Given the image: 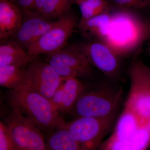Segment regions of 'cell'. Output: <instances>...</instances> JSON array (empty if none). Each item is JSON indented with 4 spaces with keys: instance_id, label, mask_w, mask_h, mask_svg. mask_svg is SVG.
<instances>
[{
    "instance_id": "1",
    "label": "cell",
    "mask_w": 150,
    "mask_h": 150,
    "mask_svg": "<svg viewBox=\"0 0 150 150\" xmlns=\"http://www.w3.org/2000/svg\"><path fill=\"white\" fill-rule=\"evenodd\" d=\"M8 100L12 110L27 117L42 132L65 129L67 122L50 99L26 84L10 90Z\"/></svg>"
},
{
    "instance_id": "2",
    "label": "cell",
    "mask_w": 150,
    "mask_h": 150,
    "mask_svg": "<svg viewBox=\"0 0 150 150\" xmlns=\"http://www.w3.org/2000/svg\"><path fill=\"white\" fill-rule=\"evenodd\" d=\"M145 23L129 13L111 15L100 40L116 55L129 53L144 40Z\"/></svg>"
},
{
    "instance_id": "3",
    "label": "cell",
    "mask_w": 150,
    "mask_h": 150,
    "mask_svg": "<svg viewBox=\"0 0 150 150\" xmlns=\"http://www.w3.org/2000/svg\"><path fill=\"white\" fill-rule=\"evenodd\" d=\"M123 95L122 88L102 85L87 89L79 97L71 113L78 117H116Z\"/></svg>"
},
{
    "instance_id": "4",
    "label": "cell",
    "mask_w": 150,
    "mask_h": 150,
    "mask_svg": "<svg viewBox=\"0 0 150 150\" xmlns=\"http://www.w3.org/2000/svg\"><path fill=\"white\" fill-rule=\"evenodd\" d=\"M130 87L124 108L145 121L150 119V67L136 59L129 72Z\"/></svg>"
},
{
    "instance_id": "5",
    "label": "cell",
    "mask_w": 150,
    "mask_h": 150,
    "mask_svg": "<svg viewBox=\"0 0 150 150\" xmlns=\"http://www.w3.org/2000/svg\"><path fill=\"white\" fill-rule=\"evenodd\" d=\"M116 117H78L67 123L65 129L72 135L81 150H98L114 126Z\"/></svg>"
},
{
    "instance_id": "6",
    "label": "cell",
    "mask_w": 150,
    "mask_h": 150,
    "mask_svg": "<svg viewBox=\"0 0 150 150\" xmlns=\"http://www.w3.org/2000/svg\"><path fill=\"white\" fill-rule=\"evenodd\" d=\"M16 150H46L42 131L27 117L12 110L5 118Z\"/></svg>"
},
{
    "instance_id": "7",
    "label": "cell",
    "mask_w": 150,
    "mask_h": 150,
    "mask_svg": "<svg viewBox=\"0 0 150 150\" xmlns=\"http://www.w3.org/2000/svg\"><path fill=\"white\" fill-rule=\"evenodd\" d=\"M76 23V17L70 12L61 17L53 27L26 49L28 54L36 57L61 50L72 34Z\"/></svg>"
},
{
    "instance_id": "8",
    "label": "cell",
    "mask_w": 150,
    "mask_h": 150,
    "mask_svg": "<svg viewBox=\"0 0 150 150\" xmlns=\"http://www.w3.org/2000/svg\"><path fill=\"white\" fill-rule=\"evenodd\" d=\"M24 69L26 76L25 84L49 99L61 83L62 78L47 62L33 61Z\"/></svg>"
},
{
    "instance_id": "9",
    "label": "cell",
    "mask_w": 150,
    "mask_h": 150,
    "mask_svg": "<svg viewBox=\"0 0 150 150\" xmlns=\"http://www.w3.org/2000/svg\"><path fill=\"white\" fill-rule=\"evenodd\" d=\"M91 64L106 76L115 80L118 77L120 67L116 54L105 43L101 42L78 46Z\"/></svg>"
},
{
    "instance_id": "10",
    "label": "cell",
    "mask_w": 150,
    "mask_h": 150,
    "mask_svg": "<svg viewBox=\"0 0 150 150\" xmlns=\"http://www.w3.org/2000/svg\"><path fill=\"white\" fill-rule=\"evenodd\" d=\"M24 19L16 33L13 35L16 41L25 50L36 42L56 24L43 16L24 12Z\"/></svg>"
},
{
    "instance_id": "11",
    "label": "cell",
    "mask_w": 150,
    "mask_h": 150,
    "mask_svg": "<svg viewBox=\"0 0 150 150\" xmlns=\"http://www.w3.org/2000/svg\"><path fill=\"white\" fill-rule=\"evenodd\" d=\"M85 88L77 78H62L50 100L60 114L71 113Z\"/></svg>"
},
{
    "instance_id": "12",
    "label": "cell",
    "mask_w": 150,
    "mask_h": 150,
    "mask_svg": "<svg viewBox=\"0 0 150 150\" xmlns=\"http://www.w3.org/2000/svg\"><path fill=\"white\" fill-rule=\"evenodd\" d=\"M22 15L18 8L8 0L0 1V38L6 40L13 35L22 23Z\"/></svg>"
},
{
    "instance_id": "13",
    "label": "cell",
    "mask_w": 150,
    "mask_h": 150,
    "mask_svg": "<svg viewBox=\"0 0 150 150\" xmlns=\"http://www.w3.org/2000/svg\"><path fill=\"white\" fill-rule=\"evenodd\" d=\"M47 56L77 70L83 76L91 71V64L78 46L62 48Z\"/></svg>"
},
{
    "instance_id": "14",
    "label": "cell",
    "mask_w": 150,
    "mask_h": 150,
    "mask_svg": "<svg viewBox=\"0 0 150 150\" xmlns=\"http://www.w3.org/2000/svg\"><path fill=\"white\" fill-rule=\"evenodd\" d=\"M0 66L25 67L35 57L30 56L27 51L15 40H1Z\"/></svg>"
},
{
    "instance_id": "15",
    "label": "cell",
    "mask_w": 150,
    "mask_h": 150,
    "mask_svg": "<svg viewBox=\"0 0 150 150\" xmlns=\"http://www.w3.org/2000/svg\"><path fill=\"white\" fill-rule=\"evenodd\" d=\"M148 121L143 120L134 112L124 108L115 123L114 131L108 139L127 141L143 123Z\"/></svg>"
},
{
    "instance_id": "16",
    "label": "cell",
    "mask_w": 150,
    "mask_h": 150,
    "mask_svg": "<svg viewBox=\"0 0 150 150\" xmlns=\"http://www.w3.org/2000/svg\"><path fill=\"white\" fill-rule=\"evenodd\" d=\"M45 141L46 150H81L72 135L65 128L47 133Z\"/></svg>"
},
{
    "instance_id": "17",
    "label": "cell",
    "mask_w": 150,
    "mask_h": 150,
    "mask_svg": "<svg viewBox=\"0 0 150 150\" xmlns=\"http://www.w3.org/2000/svg\"><path fill=\"white\" fill-rule=\"evenodd\" d=\"M26 76L24 69L15 66H0V85L13 90L25 83Z\"/></svg>"
},
{
    "instance_id": "18",
    "label": "cell",
    "mask_w": 150,
    "mask_h": 150,
    "mask_svg": "<svg viewBox=\"0 0 150 150\" xmlns=\"http://www.w3.org/2000/svg\"><path fill=\"white\" fill-rule=\"evenodd\" d=\"M111 18V15L106 12L79 23V27L81 31L84 33L89 32L100 39L110 22Z\"/></svg>"
},
{
    "instance_id": "19",
    "label": "cell",
    "mask_w": 150,
    "mask_h": 150,
    "mask_svg": "<svg viewBox=\"0 0 150 150\" xmlns=\"http://www.w3.org/2000/svg\"><path fill=\"white\" fill-rule=\"evenodd\" d=\"M79 6L81 15L79 23L108 12V3L105 0H83L79 4Z\"/></svg>"
},
{
    "instance_id": "20",
    "label": "cell",
    "mask_w": 150,
    "mask_h": 150,
    "mask_svg": "<svg viewBox=\"0 0 150 150\" xmlns=\"http://www.w3.org/2000/svg\"><path fill=\"white\" fill-rule=\"evenodd\" d=\"M73 0H46L42 16L49 19L60 18L69 12Z\"/></svg>"
},
{
    "instance_id": "21",
    "label": "cell",
    "mask_w": 150,
    "mask_h": 150,
    "mask_svg": "<svg viewBox=\"0 0 150 150\" xmlns=\"http://www.w3.org/2000/svg\"><path fill=\"white\" fill-rule=\"evenodd\" d=\"M45 61L62 78H77L83 76L77 70L48 56Z\"/></svg>"
},
{
    "instance_id": "22",
    "label": "cell",
    "mask_w": 150,
    "mask_h": 150,
    "mask_svg": "<svg viewBox=\"0 0 150 150\" xmlns=\"http://www.w3.org/2000/svg\"><path fill=\"white\" fill-rule=\"evenodd\" d=\"M0 150H16L8 126L0 121Z\"/></svg>"
},
{
    "instance_id": "23",
    "label": "cell",
    "mask_w": 150,
    "mask_h": 150,
    "mask_svg": "<svg viewBox=\"0 0 150 150\" xmlns=\"http://www.w3.org/2000/svg\"><path fill=\"white\" fill-rule=\"evenodd\" d=\"M115 5L125 9L139 10L150 7L149 0H112Z\"/></svg>"
},
{
    "instance_id": "24",
    "label": "cell",
    "mask_w": 150,
    "mask_h": 150,
    "mask_svg": "<svg viewBox=\"0 0 150 150\" xmlns=\"http://www.w3.org/2000/svg\"><path fill=\"white\" fill-rule=\"evenodd\" d=\"M46 0H34L29 10L24 12H30L42 15Z\"/></svg>"
},
{
    "instance_id": "25",
    "label": "cell",
    "mask_w": 150,
    "mask_h": 150,
    "mask_svg": "<svg viewBox=\"0 0 150 150\" xmlns=\"http://www.w3.org/2000/svg\"><path fill=\"white\" fill-rule=\"evenodd\" d=\"M34 0H17L18 4L24 10V12L29 10Z\"/></svg>"
},
{
    "instance_id": "26",
    "label": "cell",
    "mask_w": 150,
    "mask_h": 150,
    "mask_svg": "<svg viewBox=\"0 0 150 150\" xmlns=\"http://www.w3.org/2000/svg\"><path fill=\"white\" fill-rule=\"evenodd\" d=\"M150 40V21L145 23L144 40Z\"/></svg>"
},
{
    "instance_id": "27",
    "label": "cell",
    "mask_w": 150,
    "mask_h": 150,
    "mask_svg": "<svg viewBox=\"0 0 150 150\" xmlns=\"http://www.w3.org/2000/svg\"><path fill=\"white\" fill-rule=\"evenodd\" d=\"M73 1H74V2H76L77 4L79 5V4L82 1H83V0H73Z\"/></svg>"
},
{
    "instance_id": "28",
    "label": "cell",
    "mask_w": 150,
    "mask_h": 150,
    "mask_svg": "<svg viewBox=\"0 0 150 150\" xmlns=\"http://www.w3.org/2000/svg\"><path fill=\"white\" fill-rule=\"evenodd\" d=\"M149 55L150 56V43L149 45Z\"/></svg>"
},
{
    "instance_id": "29",
    "label": "cell",
    "mask_w": 150,
    "mask_h": 150,
    "mask_svg": "<svg viewBox=\"0 0 150 150\" xmlns=\"http://www.w3.org/2000/svg\"><path fill=\"white\" fill-rule=\"evenodd\" d=\"M15 0H11V1H14Z\"/></svg>"
},
{
    "instance_id": "30",
    "label": "cell",
    "mask_w": 150,
    "mask_h": 150,
    "mask_svg": "<svg viewBox=\"0 0 150 150\" xmlns=\"http://www.w3.org/2000/svg\"><path fill=\"white\" fill-rule=\"evenodd\" d=\"M149 1H150V0H149Z\"/></svg>"
}]
</instances>
